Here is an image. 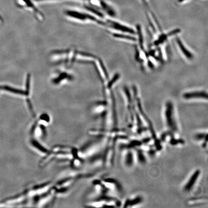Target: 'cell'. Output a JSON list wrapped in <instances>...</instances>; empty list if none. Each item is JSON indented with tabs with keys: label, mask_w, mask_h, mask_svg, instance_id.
Wrapping results in <instances>:
<instances>
[{
	"label": "cell",
	"mask_w": 208,
	"mask_h": 208,
	"mask_svg": "<svg viewBox=\"0 0 208 208\" xmlns=\"http://www.w3.org/2000/svg\"><path fill=\"white\" fill-rule=\"evenodd\" d=\"M166 122L169 128L173 131L177 130L176 123L174 117V109L173 103L168 102L166 103L165 110Z\"/></svg>",
	"instance_id": "cell-1"
},
{
	"label": "cell",
	"mask_w": 208,
	"mask_h": 208,
	"mask_svg": "<svg viewBox=\"0 0 208 208\" xmlns=\"http://www.w3.org/2000/svg\"><path fill=\"white\" fill-rule=\"evenodd\" d=\"M106 25L109 26L111 28L115 29L116 31H120L124 33L129 34H134L135 33V31L132 29L114 21L108 20L107 22L106 23Z\"/></svg>",
	"instance_id": "cell-2"
},
{
	"label": "cell",
	"mask_w": 208,
	"mask_h": 208,
	"mask_svg": "<svg viewBox=\"0 0 208 208\" xmlns=\"http://www.w3.org/2000/svg\"><path fill=\"white\" fill-rule=\"evenodd\" d=\"M182 98L186 100L195 99H208V94L207 92L204 91H196L184 93Z\"/></svg>",
	"instance_id": "cell-3"
},
{
	"label": "cell",
	"mask_w": 208,
	"mask_h": 208,
	"mask_svg": "<svg viewBox=\"0 0 208 208\" xmlns=\"http://www.w3.org/2000/svg\"><path fill=\"white\" fill-rule=\"evenodd\" d=\"M200 174V171L199 170H196V172L194 173L190 177V179H189L188 182L185 186L184 189L186 191H189L192 189L193 187L194 186L196 181L197 180L198 177Z\"/></svg>",
	"instance_id": "cell-4"
},
{
	"label": "cell",
	"mask_w": 208,
	"mask_h": 208,
	"mask_svg": "<svg viewBox=\"0 0 208 208\" xmlns=\"http://www.w3.org/2000/svg\"><path fill=\"white\" fill-rule=\"evenodd\" d=\"M176 41L177 44L178 45L180 51L184 55V56L188 60L192 59L193 58V55L186 48V47L185 46L184 44L182 43V41L180 40V38H177L176 39Z\"/></svg>",
	"instance_id": "cell-5"
},
{
	"label": "cell",
	"mask_w": 208,
	"mask_h": 208,
	"mask_svg": "<svg viewBox=\"0 0 208 208\" xmlns=\"http://www.w3.org/2000/svg\"><path fill=\"white\" fill-rule=\"evenodd\" d=\"M180 32V30L179 29H176L174 31H172L170 32H169L168 34H162L161 36L159 37L158 39L155 41V44L156 45H158V44H160L163 43L165 41L167 40V38L173 35L174 34H177V33H179Z\"/></svg>",
	"instance_id": "cell-6"
},
{
	"label": "cell",
	"mask_w": 208,
	"mask_h": 208,
	"mask_svg": "<svg viewBox=\"0 0 208 208\" xmlns=\"http://www.w3.org/2000/svg\"><path fill=\"white\" fill-rule=\"evenodd\" d=\"M126 35V34H121V33H114L113 34V36L115 38H119V39H124L126 40L130 41H136L135 37L132 35Z\"/></svg>",
	"instance_id": "cell-7"
},
{
	"label": "cell",
	"mask_w": 208,
	"mask_h": 208,
	"mask_svg": "<svg viewBox=\"0 0 208 208\" xmlns=\"http://www.w3.org/2000/svg\"><path fill=\"white\" fill-rule=\"evenodd\" d=\"M100 5H101L102 8L104 9V10H105L106 12L108 14V15L112 16V17L115 16L116 13L114 10H113V8H112L111 7L106 4L105 2L101 1Z\"/></svg>",
	"instance_id": "cell-8"
},
{
	"label": "cell",
	"mask_w": 208,
	"mask_h": 208,
	"mask_svg": "<svg viewBox=\"0 0 208 208\" xmlns=\"http://www.w3.org/2000/svg\"><path fill=\"white\" fill-rule=\"evenodd\" d=\"M137 31L138 34L139 36V44H140V47L142 49H144V46H143V37L142 33L141 32V29L140 25H137L136 27Z\"/></svg>",
	"instance_id": "cell-9"
},
{
	"label": "cell",
	"mask_w": 208,
	"mask_h": 208,
	"mask_svg": "<svg viewBox=\"0 0 208 208\" xmlns=\"http://www.w3.org/2000/svg\"><path fill=\"white\" fill-rule=\"evenodd\" d=\"M23 1L25 3H26V5H27L29 7L32 8L36 13L38 14L39 15H41V16H42V14L39 11V10H38V9L36 8L35 6L33 5V3H32V2H31L30 0H23Z\"/></svg>",
	"instance_id": "cell-10"
},
{
	"label": "cell",
	"mask_w": 208,
	"mask_h": 208,
	"mask_svg": "<svg viewBox=\"0 0 208 208\" xmlns=\"http://www.w3.org/2000/svg\"><path fill=\"white\" fill-rule=\"evenodd\" d=\"M119 78H120V74H119V73L116 74L113 76L112 79L111 80L110 82H109V83H108V84H107V87H108V88H110L113 86V84H114L115 83H116L117 80L119 79Z\"/></svg>",
	"instance_id": "cell-11"
},
{
	"label": "cell",
	"mask_w": 208,
	"mask_h": 208,
	"mask_svg": "<svg viewBox=\"0 0 208 208\" xmlns=\"http://www.w3.org/2000/svg\"><path fill=\"white\" fill-rule=\"evenodd\" d=\"M85 8L87 10L91 11L92 12L95 14V15H98V16L100 17H104L103 14L99 12V11H98V10H96V9L94 8H92V7H90V6H85Z\"/></svg>",
	"instance_id": "cell-12"
},
{
	"label": "cell",
	"mask_w": 208,
	"mask_h": 208,
	"mask_svg": "<svg viewBox=\"0 0 208 208\" xmlns=\"http://www.w3.org/2000/svg\"><path fill=\"white\" fill-rule=\"evenodd\" d=\"M132 154H133L131 152H129L128 155L126 156L125 162L127 164H131L133 163V157Z\"/></svg>",
	"instance_id": "cell-13"
},
{
	"label": "cell",
	"mask_w": 208,
	"mask_h": 208,
	"mask_svg": "<svg viewBox=\"0 0 208 208\" xmlns=\"http://www.w3.org/2000/svg\"><path fill=\"white\" fill-rule=\"evenodd\" d=\"M185 1V0H178V2H179V3H182V2Z\"/></svg>",
	"instance_id": "cell-14"
},
{
	"label": "cell",
	"mask_w": 208,
	"mask_h": 208,
	"mask_svg": "<svg viewBox=\"0 0 208 208\" xmlns=\"http://www.w3.org/2000/svg\"><path fill=\"white\" fill-rule=\"evenodd\" d=\"M36 1H43V0H36Z\"/></svg>",
	"instance_id": "cell-15"
}]
</instances>
